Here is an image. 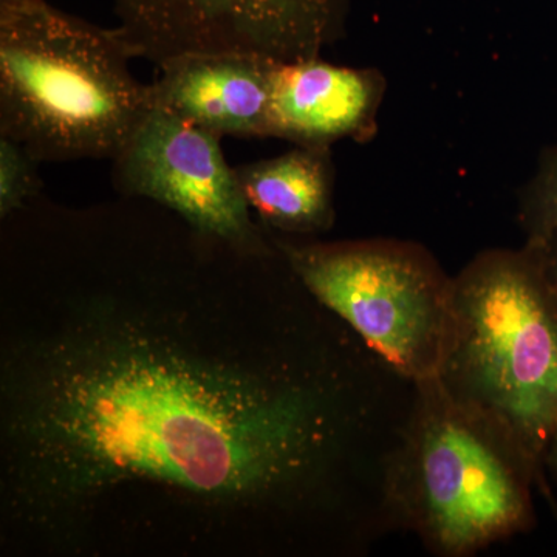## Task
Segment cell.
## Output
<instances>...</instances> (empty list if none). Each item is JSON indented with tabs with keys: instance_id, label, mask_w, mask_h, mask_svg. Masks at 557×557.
I'll use <instances>...</instances> for the list:
<instances>
[{
	"instance_id": "6da1fadb",
	"label": "cell",
	"mask_w": 557,
	"mask_h": 557,
	"mask_svg": "<svg viewBox=\"0 0 557 557\" xmlns=\"http://www.w3.org/2000/svg\"><path fill=\"white\" fill-rule=\"evenodd\" d=\"M21 225L35 293L7 309L0 362L14 544L97 555L166 527L183 544L242 531L262 555L357 557L394 533L388 474L417 384L276 245L237 247L124 196L46 203Z\"/></svg>"
},
{
	"instance_id": "7a4b0ae2",
	"label": "cell",
	"mask_w": 557,
	"mask_h": 557,
	"mask_svg": "<svg viewBox=\"0 0 557 557\" xmlns=\"http://www.w3.org/2000/svg\"><path fill=\"white\" fill-rule=\"evenodd\" d=\"M126 32L46 0H0V135L39 163L113 160L153 108Z\"/></svg>"
},
{
	"instance_id": "3957f363",
	"label": "cell",
	"mask_w": 557,
	"mask_h": 557,
	"mask_svg": "<svg viewBox=\"0 0 557 557\" xmlns=\"http://www.w3.org/2000/svg\"><path fill=\"white\" fill-rule=\"evenodd\" d=\"M542 475L507 424L423 381L388 474L392 520L432 555L475 556L534 527Z\"/></svg>"
},
{
	"instance_id": "277c9868",
	"label": "cell",
	"mask_w": 557,
	"mask_h": 557,
	"mask_svg": "<svg viewBox=\"0 0 557 557\" xmlns=\"http://www.w3.org/2000/svg\"><path fill=\"white\" fill-rule=\"evenodd\" d=\"M438 381L507 424L544 471L557 428V298L527 245L479 252L454 276Z\"/></svg>"
},
{
	"instance_id": "5b68a950",
	"label": "cell",
	"mask_w": 557,
	"mask_h": 557,
	"mask_svg": "<svg viewBox=\"0 0 557 557\" xmlns=\"http://www.w3.org/2000/svg\"><path fill=\"white\" fill-rule=\"evenodd\" d=\"M289 269L399 375L438 379L454 330V277L410 240L318 242L271 233Z\"/></svg>"
},
{
	"instance_id": "8992f818",
	"label": "cell",
	"mask_w": 557,
	"mask_h": 557,
	"mask_svg": "<svg viewBox=\"0 0 557 557\" xmlns=\"http://www.w3.org/2000/svg\"><path fill=\"white\" fill-rule=\"evenodd\" d=\"M339 0H113L138 58L157 67L200 53L318 58L338 38Z\"/></svg>"
},
{
	"instance_id": "52a82bcc",
	"label": "cell",
	"mask_w": 557,
	"mask_h": 557,
	"mask_svg": "<svg viewBox=\"0 0 557 557\" xmlns=\"http://www.w3.org/2000/svg\"><path fill=\"white\" fill-rule=\"evenodd\" d=\"M112 164L120 196L159 203L190 228L237 247L274 248L270 231L252 219L219 135L153 106Z\"/></svg>"
},
{
	"instance_id": "ba28073f",
	"label": "cell",
	"mask_w": 557,
	"mask_h": 557,
	"mask_svg": "<svg viewBox=\"0 0 557 557\" xmlns=\"http://www.w3.org/2000/svg\"><path fill=\"white\" fill-rule=\"evenodd\" d=\"M386 79L376 69L330 64L321 58L281 62L271 72L270 138L329 148L366 143L379 132Z\"/></svg>"
},
{
	"instance_id": "9c48e42d",
	"label": "cell",
	"mask_w": 557,
	"mask_h": 557,
	"mask_svg": "<svg viewBox=\"0 0 557 557\" xmlns=\"http://www.w3.org/2000/svg\"><path fill=\"white\" fill-rule=\"evenodd\" d=\"M274 62L236 53L174 58L150 84L153 106L222 138H270Z\"/></svg>"
},
{
	"instance_id": "30bf717a",
	"label": "cell",
	"mask_w": 557,
	"mask_h": 557,
	"mask_svg": "<svg viewBox=\"0 0 557 557\" xmlns=\"http://www.w3.org/2000/svg\"><path fill=\"white\" fill-rule=\"evenodd\" d=\"M260 225L271 233L311 237L335 225V168L329 148L295 146L274 159L236 168Z\"/></svg>"
},
{
	"instance_id": "8fae6325",
	"label": "cell",
	"mask_w": 557,
	"mask_h": 557,
	"mask_svg": "<svg viewBox=\"0 0 557 557\" xmlns=\"http://www.w3.org/2000/svg\"><path fill=\"white\" fill-rule=\"evenodd\" d=\"M519 223L527 242L557 233V148L542 157L536 175L520 197Z\"/></svg>"
},
{
	"instance_id": "7c38bea8",
	"label": "cell",
	"mask_w": 557,
	"mask_h": 557,
	"mask_svg": "<svg viewBox=\"0 0 557 557\" xmlns=\"http://www.w3.org/2000/svg\"><path fill=\"white\" fill-rule=\"evenodd\" d=\"M39 164L24 146L0 135V219L11 218L40 196Z\"/></svg>"
},
{
	"instance_id": "4fadbf2b",
	"label": "cell",
	"mask_w": 557,
	"mask_h": 557,
	"mask_svg": "<svg viewBox=\"0 0 557 557\" xmlns=\"http://www.w3.org/2000/svg\"><path fill=\"white\" fill-rule=\"evenodd\" d=\"M525 245L536 256L549 287H552L557 298V233L547 237V239L525 242Z\"/></svg>"
},
{
	"instance_id": "5bb4252c",
	"label": "cell",
	"mask_w": 557,
	"mask_h": 557,
	"mask_svg": "<svg viewBox=\"0 0 557 557\" xmlns=\"http://www.w3.org/2000/svg\"><path fill=\"white\" fill-rule=\"evenodd\" d=\"M544 468L552 472L557 482V428L549 438L547 449H545Z\"/></svg>"
}]
</instances>
